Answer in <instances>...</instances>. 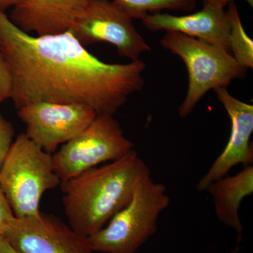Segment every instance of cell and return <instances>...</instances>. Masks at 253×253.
<instances>
[{"instance_id": "1", "label": "cell", "mask_w": 253, "mask_h": 253, "mask_svg": "<svg viewBox=\"0 0 253 253\" xmlns=\"http://www.w3.org/2000/svg\"><path fill=\"white\" fill-rule=\"evenodd\" d=\"M0 51L14 78L16 109L37 102L86 105L97 115L114 116L143 89L140 59L109 63L87 51L68 30L37 36L20 29L0 11Z\"/></svg>"}, {"instance_id": "2", "label": "cell", "mask_w": 253, "mask_h": 253, "mask_svg": "<svg viewBox=\"0 0 253 253\" xmlns=\"http://www.w3.org/2000/svg\"><path fill=\"white\" fill-rule=\"evenodd\" d=\"M150 173L149 166L132 150L116 161L62 181L68 225L84 237L92 236L128 204L138 181Z\"/></svg>"}, {"instance_id": "3", "label": "cell", "mask_w": 253, "mask_h": 253, "mask_svg": "<svg viewBox=\"0 0 253 253\" xmlns=\"http://www.w3.org/2000/svg\"><path fill=\"white\" fill-rule=\"evenodd\" d=\"M170 199L167 187L151 173L138 181L130 201L99 231L88 237L94 253H136L157 231Z\"/></svg>"}, {"instance_id": "4", "label": "cell", "mask_w": 253, "mask_h": 253, "mask_svg": "<svg viewBox=\"0 0 253 253\" xmlns=\"http://www.w3.org/2000/svg\"><path fill=\"white\" fill-rule=\"evenodd\" d=\"M52 154L19 134L13 142L1 169L0 188L15 217L22 219L41 212L40 204L48 190L61 185Z\"/></svg>"}, {"instance_id": "5", "label": "cell", "mask_w": 253, "mask_h": 253, "mask_svg": "<svg viewBox=\"0 0 253 253\" xmlns=\"http://www.w3.org/2000/svg\"><path fill=\"white\" fill-rule=\"evenodd\" d=\"M161 44L180 57L187 69V93L178 110L181 118L187 117L208 91L226 88L234 80L246 77L247 69L219 46L174 31H166Z\"/></svg>"}, {"instance_id": "6", "label": "cell", "mask_w": 253, "mask_h": 253, "mask_svg": "<svg viewBox=\"0 0 253 253\" xmlns=\"http://www.w3.org/2000/svg\"><path fill=\"white\" fill-rule=\"evenodd\" d=\"M134 150L113 115H97L84 130L52 154L55 172L66 181Z\"/></svg>"}, {"instance_id": "7", "label": "cell", "mask_w": 253, "mask_h": 253, "mask_svg": "<svg viewBox=\"0 0 253 253\" xmlns=\"http://www.w3.org/2000/svg\"><path fill=\"white\" fill-rule=\"evenodd\" d=\"M70 31L83 46L106 42L116 46L120 56L131 61L151 50L132 18L110 0H91Z\"/></svg>"}, {"instance_id": "8", "label": "cell", "mask_w": 253, "mask_h": 253, "mask_svg": "<svg viewBox=\"0 0 253 253\" xmlns=\"http://www.w3.org/2000/svg\"><path fill=\"white\" fill-rule=\"evenodd\" d=\"M25 134L50 154L84 130L97 116L86 105L37 102L17 109Z\"/></svg>"}, {"instance_id": "9", "label": "cell", "mask_w": 253, "mask_h": 253, "mask_svg": "<svg viewBox=\"0 0 253 253\" xmlns=\"http://www.w3.org/2000/svg\"><path fill=\"white\" fill-rule=\"evenodd\" d=\"M4 236L21 253H94L87 238L54 214L41 211L16 218Z\"/></svg>"}, {"instance_id": "10", "label": "cell", "mask_w": 253, "mask_h": 253, "mask_svg": "<svg viewBox=\"0 0 253 253\" xmlns=\"http://www.w3.org/2000/svg\"><path fill=\"white\" fill-rule=\"evenodd\" d=\"M218 100L224 106L231 121L229 141L222 152L196 185L204 191L210 184L227 175L233 168L253 163V148L251 138L253 132V106L231 96L226 88L214 89Z\"/></svg>"}, {"instance_id": "11", "label": "cell", "mask_w": 253, "mask_h": 253, "mask_svg": "<svg viewBox=\"0 0 253 253\" xmlns=\"http://www.w3.org/2000/svg\"><path fill=\"white\" fill-rule=\"evenodd\" d=\"M91 0H21L10 19L20 29L37 36L71 30Z\"/></svg>"}, {"instance_id": "12", "label": "cell", "mask_w": 253, "mask_h": 253, "mask_svg": "<svg viewBox=\"0 0 253 253\" xmlns=\"http://www.w3.org/2000/svg\"><path fill=\"white\" fill-rule=\"evenodd\" d=\"M141 21L150 31L178 32L231 52L230 25L222 8L205 4L202 9L194 14L174 16L154 13L146 15Z\"/></svg>"}, {"instance_id": "13", "label": "cell", "mask_w": 253, "mask_h": 253, "mask_svg": "<svg viewBox=\"0 0 253 253\" xmlns=\"http://www.w3.org/2000/svg\"><path fill=\"white\" fill-rule=\"evenodd\" d=\"M206 191L212 195L218 220L235 231L239 244L243 232L239 210L243 200L253 194V165L245 166L235 175H226L213 181Z\"/></svg>"}, {"instance_id": "14", "label": "cell", "mask_w": 253, "mask_h": 253, "mask_svg": "<svg viewBox=\"0 0 253 253\" xmlns=\"http://www.w3.org/2000/svg\"><path fill=\"white\" fill-rule=\"evenodd\" d=\"M230 25L229 46L231 54L243 67L253 68V41L246 31L237 7L234 1L228 5L226 11Z\"/></svg>"}, {"instance_id": "15", "label": "cell", "mask_w": 253, "mask_h": 253, "mask_svg": "<svg viewBox=\"0 0 253 253\" xmlns=\"http://www.w3.org/2000/svg\"><path fill=\"white\" fill-rule=\"evenodd\" d=\"M131 18L142 19L149 13H158L163 9L191 11L198 0H113Z\"/></svg>"}, {"instance_id": "16", "label": "cell", "mask_w": 253, "mask_h": 253, "mask_svg": "<svg viewBox=\"0 0 253 253\" xmlns=\"http://www.w3.org/2000/svg\"><path fill=\"white\" fill-rule=\"evenodd\" d=\"M14 91V78L7 60L0 51V104L11 99Z\"/></svg>"}, {"instance_id": "17", "label": "cell", "mask_w": 253, "mask_h": 253, "mask_svg": "<svg viewBox=\"0 0 253 253\" xmlns=\"http://www.w3.org/2000/svg\"><path fill=\"white\" fill-rule=\"evenodd\" d=\"M15 130L12 124L0 113V169L14 142Z\"/></svg>"}, {"instance_id": "18", "label": "cell", "mask_w": 253, "mask_h": 253, "mask_svg": "<svg viewBox=\"0 0 253 253\" xmlns=\"http://www.w3.org/2000/svg\"><path fill=\"white\" fill-rule=\"evenodd\" d=\"M16 219L6 196L0 188V236H4Z\"/></svg>"}, {"instance_id": "19", "label": "cell", "mask_w": 253, "mask_h": 253, "mask_svg": "<svg viewBox=\"0 0 253 253\" xmlns=\"http://www.w3.org/2000/svg\"><path fill=\"white\" fill-rule=\"evenodd\" d=\"M0 253H21L10 245L4 236H0Z\"/></svg>"}, {"instance_id": "20", "label": "cell", "mask_w": 253, "mask_h": 253, "mask_svg": "<svg viewBox=\"0 0 253 253\" xmlns=\"http://www.w3.org/2000/svg\"><path fill=\"white\" fill-rule=\"evenodd\" d=\"M204 5L209 4L224 9L227 5L234 1V0H202Z\"/></svg>"}, {"instance_id": "21", "label": "cell", "mask_w": 253, "mask_h": 253, "mask_svg": "<svg viewBox=\"0 0 253 253\" xmlns=\"http://www.w3.org/2000/svg\"><path fill=\"white\" fill-rule=\"evenodd\" d=\"M21 0H0V11L5 12L9 8L14 7Z\"/></svg>"}, {"instance_id": "22", "label": "cell", "mask_w": 253, "mask_h": 253, "mask_svg": "<svg viewBox=\"0 0 253 253\" xmlns=\"http://www.w3.org/2000/svg\"><path fill=\"white\" fill-rule=\"evenodd\" d=\"M245 1H246V2L248 3L250 5V6H251V7H253V0H245Z\"/></svg>"}]
</instances>
